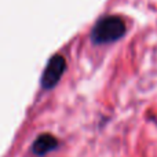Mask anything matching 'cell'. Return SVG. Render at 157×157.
Returning a JSON list of instances; mask_svg holds the SVG:
<instances>
[{
    "label": "cell",
    "instance_id": "obj_1",
    "mask_svg": "<svg viewBox=\"0 0 157 157\" xmlns=\"http://www.w3.org/2000/svg\"><path fill=\"white\" fill-rule=\"evenodd\" d=\"M125 22L121 17L108 15L101 18L92 29V40L97 44L113 43L124 36Z\"/></svg>",
    "mask_w": 157,
    "mask_h": 157
},
{
    "label": "cell",
    "instance_id": "obj_2",
    "mask_svg": "<svg viewBox=\"0 0 157 157\" xmlns=\"http://www.w3.org/2000/svg\"><path fill=\"white\" fill-rule=\"evenodd\" d=\"M66 69V61L62 55H54L51 59L48 61L46 69L41 76V87L46 90L54 88L61 80L63 72Z\"/></svg>",
    "mask_w": 157,
    "mask_h": 157
},
{
    "label": "cell",
    "instance_id": "obj_3",
    "mask_svg": "<svg viewBox=\"0 0 157 157\" xmlns=\"http://www.w3.org/2000/svg\"><path fill=\"white\" fill-rule=\"evenodd\" d=\"M58 146V139L51 134H41L35 139L32 150L36 156H46L47 153L55 150Z\"/></svg>",
    "mask_w": 157,
    "mask_h": 157
}]
</instances>
